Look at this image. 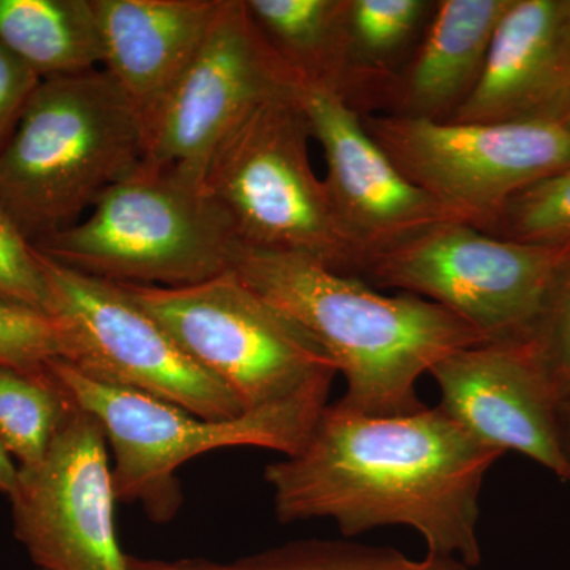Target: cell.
<instances>
[{"instance_id": "obj_1", "label": "cell", "mask_w": 570, "mask_h": 570, "mask_svg": "<svg viewBox=\"0 0 570 570\" xmlns=\"http://www.w3.org/2000/svg\"><path fill=\"white\" fill-rule=\"evenodd\" d=\"M502 455L439 406L366 417L328 403L302 449L268 464L265 480L281 523L332 519L346 538L412 528L428 554L475 569L480 491Z\"/></svg>"}, {"instance_id": "obj_2", "label": "cell", "mask_w": 570, "mask_h": 570, "mask_svg": "<svg viewBox=\"0 0 570 570\" xmlns=\"http://www.w3.org/2000/svg\"><path fill=\"white\" fill-rule=\"evenodd\" d=\"M232 272L305 328L332 356L347 390L337 406L366 417L417 414V381L452 352L485 337L445 307L384 296L302 254L236 246Z\"/></svg>"}, {"instance_id": "obj_3", "label": "cell", "mask_w": 570, "mask_h": 570, "mask_svg": "<svg viewBox=\"0 0 570 570\" xmlns=\"http://www.w3.org/2000/svg\"><path fill=\"white\" fill-rule=\"evenodd\" d=\"M146 149L145 121L107 71L43 80L0 149V208L37 245L77 224Z\"/></svg>"}, {"instance_id": "obj_4", "label": "cell", "mask_w": 570, "mask_h": 570, "mask_svg": "<svg viewBox=\"0 0 570 570\" xmlns=\"http://www.w3.org/2000/svg\"><path fill=\"white\" fill-rule=\"evenodd\" d=\"M236 236L204 176L142 163L81 223L33 245L56 264L119 284L181 287L232 268Z\"/></svg>"}, {"instance_id": "obj_5", "label": "cell", "mask_w": 570, "mask_h": 570, "mask_svg": "<svg viewBox=\"0 0 570 570\" xmlns=\"http://www.w3.org/2000/svg\"><path fill=\"white\" fill-rule=\"evenodd\" d=\"M311 130L292 89L255 108L214 151L205 186L236 242L249 249L307 255L360 276L363 253L337 219L309 160Z\"/></svg>"}, {"instance_id": "obj_6", "label": "cell", "mask_w": 570, "mask_h": 570, "mask_svg": "<svg viewBox=\"0 0 570 570\" xmlns=\"http://www.w3.org/2000/svg\"><path fill=\"white\" fill-rule=\"evenodd\" d=\"M122 285L245 412L328 404L337 374L332 356L232 269L181 287Z\"/></svg>"}, {"instance_id": "obj_7", "label": "cell", "mask_w": 570, "mask_h": 570, "mask_svg": "<svg viewBox=\"0 0 570 570\" xmlns=\"http://www.w3.org/2000/svg\"><path fill=\"white\" fill-rule=\"evenodd\" d=\"M47 370L71 403L102 428L112 450L116 501H141L157 521L178 512L181 490L175 474L186 461L235 445L294 455L328 406L295 403L206 420L157 397L91 381L67 360H51Z\"/></svg>"}, {"instance_id": "obj_8", "label": "cell", "mask_w": 570, "mask_h": 570, "mask_svg": "<svg viewBox=\"0 0 570 570\" xmlns=\"http://www.w3.org/2000/svg\"><path fill=\"white\" fill-rule=\"evenodd\" d=\"M569 253L450 220L367 255L358 277L445 307L487 343H527Z\"/></svg>"}, {"instance_id": "obj_9", "label": "cell", "mask_w": 570, "mask_h": 570, "mask_svg": "<svg viewBox=\"0 0 570 570\" xmlns=\"http://www.w3.org/2000/svg\"><path fill=\"white\" fill-rule=\"evenodd\" d=\"M362 122L409 181L482 232L513 195L570 167V134L557 121H431L395 112Z\"/></svg>"}, {"instance_id": "obj_10", "label": "cell", "mask_w": 570, "mask_h": 570, "mask_svg": "<svg viewBox=\"0 0 570 570\" xmlns=\"http://www.w3.org/2000/svg\"><path fill=\"white\" fill-rule=\"evenodd\" d=\"M40 261L50 314L66 333V360L86 377L157 397L206 420L246 414L232 390L198 365L122 284L85 275L41 254Z\"/></svg>"}, {"instance_id": "obj_11", "label": "cell", "mask_w": 570, "mask_h": 570, "mask_svg": "<svg viewBox=\"0 0 570 570\" xmlns=\"http://www.w3.org/2000/svg\"><path fill=\"white\" fill-rule=\"evenodd\" d=\"M10 501L14 535L39 570H129L116 535L107 438L75 404L43 460L20 469Z\"/></svg>"}, {"instance_id": "obj_12", "label": "cell", "mask_w": 570, "mask_h": 570, "mask_svg": "<svg viewBox=\"0 0 570 570\" xmlns=\"http://www.w3.org/2000/svg\"><path fill=\"white\" fill-rule=\"evenodd\" d=\"M294 82L250 20L245 0H220L200 50L146 129V163L204 176L220 142Z\"/></svg>"}, {"instance_id": "obj_13", "label": "cell", "mask_w": 570, "mask_h": 570, "mask_svg": "<svg viewBox=\"0 0 570 570\" xmlns=\"http://www.w3.org/2000/svg\"><path fill=\"white\" fill-rule=\"evenodd\" d=\"M292 94L305 115L311 137L322 146L330 200L362 250L363 264L367 255L430 225L464 223L397 170L366 132L358 108L346 97L299 81L292 86Z\"/></svg>"}, {"instance_id": "obj_14", "label": "cell", "mask_w": 570, "mask_h": 570, "mask_svg": "<svg viewBox=\"0 0 570 570\" xmlns=\"http://www.w3.org/2000/svg\"><path fill=\"white\" fill-rule=\"evenodd\" d=\"M438 404L475 441L517 452L569 482L558 426V396L528 343L460 348L430 370Z\"/></svg>"}, {"instance_id": "obj_15", "label": "cell", "mask_w": 570, "mask_h": 570, "mask_svg": "<svg viewBox=\"0 0 570 570\" xmlns=\"http://www.w3.org/2000/svg\"><path fill=\"white\" fill-rule=\"evenodd\" d=\"M570 99V0H512L455 122L557 121Z\"/></svg>"}, {"instance_id": "obj_16", "label": "cell", "mask_w": 570, "mask_h": 570, "mask_svg": "<svg viewBox=\"0 0 570 570\" xmlns=\"http://www.w3.org/2000/svg\"><path fill=\"white\" fill-rule=\"evenodd\" d=\"M94 6L102 69L148 129L200 50L220 0H94Z\"/></svg>"}, {"instance_id": "obj_17", "label": "cell", "mask_w": 570, "mask_h": 570, "mask_svg": "<svg viewBox=\"0 0 570 570\" xmlns=\"http://www.w3.org/2000/svg\"><path fill=\"white\" fill-rule=\"evenodd\" d=\"M512 0H441L401 88L396 115L449 121L482 77L491 40Z\"/></svg>"}, {"instance_id": "obj_18", "label": "cell", "mask_w": 570, "mask_h": 570, "mask_svg": "<svg viewBox=\"0 0 570 570\" xmlns=\"http://www.w3.org/2000/svg\"><path fill=\"white\" fill-rule=\"evenodd\" d=\"M247 13L295 81L354 105L363 88L348 47L347 0H245Z\"/></svg>"}, {"instance_id": "obj_19", "label": "cell", "mask_w": 570, "mask_h": 570, "mask_svg": "<svg viewBox=\"0 0 570 570\" xmlns=\"http://www.w3.org/2000/svg\"><path fill=\"white\" fill-rule=\"evenodd\" d=\"M0 43L41 81L102 69L94 0H0Z\"/></svg>"}, {"instance_id": "obj_20", "label": "cell", "mask_w": 570, "mask_h": 570, "mask_svg": "<svg viewBox=\"0 0 570 570\" xmlns=\"http://www.w3.org/2000/svg\"><path fill=\"white\" fill-rule=\"evenodd\" d=\"M129 570H475L453 558L414 560L392 547L346 540H299L234 562L146 560L127 554Z\"/></svg>"}, {"instance_id": "obj_21", "label": "cell", "mask_w": 570, "mask_h": 570, "mask_svg": "<svg viewBox=\"0 0 570 570\" xmlns=\"http://www.w3.org/2000/svg\"><path fill=\"white\" fill-rule=\"evenodd\" d=\"M71 407L47 367L32 374L0 365V441L20 469L43 460Z\"/></svg>"}, {"instance_id": "obj_22", "label": "cell", "mask_w": 570, "mask_h": 570, "mask_svg": "<svg viewBox=\"0 0 570 570\" xmlns=\"http://www.w3.org/2000/svg\"><path fill=\"white\" fill-rule=\"evenodd\" d=\"M430 9L426 0H347L348 47L363 88L381 80L385 63L414 37Z\"/></svg>"}, {"instance_id": "obj_23", "label": "cell", "mask_w": 570, "mask_h": 570, "mask_svg": "<svg viewBox=\"0 0 570 570\" xmlns=\"http://www.w3.org/2000/svg\"><path fill=\"white\" fill-rule=\"evenodd\" d=\"M485 234L542 246H570V167L513 195Z\"/></svg>"}, {"instance_id": "obj_24", "label": "cell", "mask_w": 570, "mask_h": 570, "mask_svg": "<svg viewBox=\"0 0 570 570\" xmlns=\"http://www.w3.org/2000/svg\"><path fill=\"white\" fill-rule=\"evenodd\" d=\"M66 356V333L58 318L0 298V365L39 374L51 360Z\"/></svg>"}, {"instance_id": "obj_25", "label": "cell", "mask_w": 570, "mask_h": 570, "mask_svg": "<svg viewBox=\"0 0 570 570\" xmlns=\"http://www.w3.org/2000/svg\"><path fill=\"white\" fill-rule=\"evenodd\" d=\"M527 343L558 400L570 395V253Z\"/></svg>"}, {"instance_id": "obj_26", "label": "cell", "mask_w": 570, "mask_h": 570, "mask_svg": "<svg viewBox=\"0 0 570 570\" xmlns=\"http://www.w3.org/2000/svg\"><path fill=\"white\" fill-rule=\"evenodd\" d=\"M0 298L50 314L40 254L0 208Z\"/></svg>"}, {"instance_id": "obj_27", "label": "cell", "mask_w": 570, "mask_h": 570, "mask_svg": "<svg viewBox=\"0 0 570 570\" xmlns=\"http://www.w3.org/2000/svg\"><path fill=\"white\" fill-rule=\"evenodd\" d=\"M40 78L0 43V149L3 148Z\"/></svg>"}, {"instance_id": "obj_28", "label": "cell", "mask_w": 570, "mask_h": 570, "mask_svg": "<svg viewBox=\"0 0 570 570\" xmlns=\"http://www.w3.org/2000/svg\"><path fill=\"white\" fill-rule=\"evenodd\" d=\"M18 482H20V466L14 463L0 441V493L9 498L13 497L18 489Z\"/></svg>"}, {"instance_id": "obj_29", "label": "cell", "mask_w": 570, "mask_h": 570, "mask_svg": "<svg viewBox=\"0 0 570 570\" xmlns=\"http://www.w3.org/2000/svg\"><path fill=\"white\" fill-rule=\"evenodd\" d=\"M558 426H560L562 453H564L570 474V395L562 396L558 401Z\"/></svg>"}, {"instance_id": "obj_30", "label": "cell", "mask_w": 570, "mask_h": 570, "mask_svg": "<svg viewBox=\"0 0 570 570\" xmlns=\"http://www.w3.org/2000/svg\"><path fill=\"white\" fill-rule=\"evenodd\" d=\"M558 122H560L561 126L564 127V129L570 134V99L568 105H566L564 111L561 112Z\"/></svg>"}]
</instances>
